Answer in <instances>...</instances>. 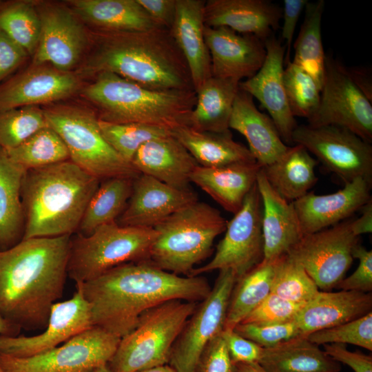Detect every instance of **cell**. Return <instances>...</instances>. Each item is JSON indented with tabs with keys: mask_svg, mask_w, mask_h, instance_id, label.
Listing matches in <instances>:
<instances>
[{
	"mask_svg": "<svg viewBox=\"0 0 372 372\" xmlns=\"http://www.w3.org/2000/svg\"><path fill=\"white\" fill-rule=\"evenodd\" d=\"M79 284L93 326L120 338L134 329L145 311L174 300L201 302L211 289L202 276H180L147 261L123 264Z\"/></svg>",
	"mask_w": 372,
	"mask_h": 372,
	"instance_id": "1",
	"label": "cell"
},
{
	"mask_svg": "<svg viewBox=\"0 0 372 372\" xmlns=\"http://www.w3.org/2000/svg\"><path fill=\"white\" fill-rule=\"evenodd\" d=\"M72 236L22 239L0 250V315L20 329H45L63 293Z\"/></svg>",
	"mask_w": 372,
	"mask_h": 372,
	"instance_id": "2",
	"label": "cell"
},
{
	"mask_svg": "<svg viewBox=\"0 0 372 372\" xmlns=\"http://www.w3.org/2000/svg\"><path fill=\"white\" fill-rule=\"evenodd\" d=\"M90 31L88 50L74 71L83 81L110 72L150 90H194L187 63L169 29Z\"/></svg>",
	"mask_w": 372,
	"mask_h": 372,
	"instance_id": "3",
	"label": "cell"
},
{
	"mask_svg": "<svg viewBox=\"0 0 372 372\" xmlns=\"http://www.w3.org/2000/svg\"><path fill=\"white\" fill-rule=\"evenodd\" d=\"M100 183L70 160L25 170L23 239L72 236Z\"/></svg>",
	"mask_w": 372,
	"mask_h": 372,
	"instance_id": "4",
	"label": "cell"
},
{
	"mask_svg": "<svg viewBox=\"0 0 372 372\" xmlns=\"http://www.w3.org/2000/svg\"><path fill=\"white\" fill-rule=\"evenodd\" d=\"M100 121L138 123L167 128L188 125L196 101L194 90H154L110 72L85 82L78 96Z\"/></svg>",
	"mask_w": 372,
	"mask_h": 372,
	"instance_id": "5",
	"label": "cell"
},
{
	"mask_svg": "<svg viewBox=\"0 0 372 372\" xmlns=\"http://www.w3.org/2000/svg\"><path fill=\"white\" fill-rule=\"evenodd\" d=\"M227 221L210 205L196 200L156 225L147 262L177 275L189 274L211 253Z\"/></svg>",
	"mask_w": 372,
	"mask_h": 372,
	"instance_id": "6",
	"label": "cell"
},
{
	"mask_svg": "<svg viewBox=\"0 0 372 372\" xmlns=\"http://www.w3.org/2000/svg\"><path fill=\"white\" fill-rule=\"evenodd\" d=\"M48 125L61 138L70 160L100 181L135 178L140 173L106 141L95 111L78 97L41 106Z\"/></svg>",
	"mask_w": 372,
	"mask_h": 372,
	"instance_id": "7",
	"label": "cell"
},
{
	"mask_svg": "<svg viewBox=\"0 0 372 372\" xmlns=\"http://www.w3.org/2000/svg\"><path fill=\"white\" fill-rule=\"evenodd\" d=\"M197 307L195 302L169 300L145 311L133 330L121 338L107 364L112 372H140L166 364L172 347Z\"/></svg>",
	"mask_w": 372,
	"mask_h": 372,
	"instance_id": "8",
	"label": "cell"
},
{
	"mask_svg": "<svg viewBox=\"0 0 372 372\" xmlns=\"http://www.w3.org/2000/svg\"><path fill=\"white\" fill-rule=\"evenodd\" d=\"M156 237L152 227L103 225L89 235L71 236L68 276L84 283L119 265L147 261Z\"/></svg>",
	"mask_w": 372,
	"mask_h": 372,
	"instance_id": "9",
	"label": "cell"
},
{
	"mask_svg": "<svg viewBox=\"0 0 372 372\" xmlns=\"http://www.w3.org/2000/svg\"><path fill=\"white\" fill-rule=\"evenodd\" d=\"M121 338L98 327L79 333L61 345L29 357L0 353L1 372H92L107 364Z\"/></svg>",
	"mask_w": 372,
	"mask_h": 372,
	"instance_id": "10",
	"label": "cell"
},
{
	"mask_svg": "<svg viewBox=\"0 0 372 372\" xmlns=\"http://www.w3.org/2000/svg\"><path fill=\"white\" fill-rule=\"evenodd\" d=\"M36 8L41 33L30 64L74 72L88 50L90 30L64 1L36 0Z\"/></svg>",
	"mask_w": 372,
	"mask_h": 372,
	"instance_id": "11",
	"label": "cell"
},
{
	"mask_svg": "<svg viewBox=\"0 0 372 372\" xmlns=\"http://www.w3.org/2000/svg\"><path fill=\"white\" fill-rule=\"evenodd\" d=\"M262 205L256 184L246 196L241 208L227 222L225 234L213 258L194 268L189 274L197 276L215 270H231L236 280L263 259Z\"/></svg>",
	"mask_w": 372,
	"mask_h": 372,
	"instance_id": "12",
	"label": "cell"
},
{
	"mask_svg": "<svg viewBox=\"0 0 372 372\" xmlns=\"http://www.w3.org/2000/svg\"><path fill=\"white\" fill-rule=\"evenodd\" d=\"M307 121L313 127H344L372 141V103L353 83L346 67L330 56H326L319 105Z\"/></svg>",
	"mask_w": 372,
	"mask_h": 372,
	"instance_id": "13",
	"label": "cell"
},
{
	"mask_svg": "<svg viewBox=\"0 0 372 372\" xmlns=\"http://www.w3.org/2000/svg\"><path fill=\"white\" fill-rule=\"evenodd\" d=\"M291 141L304 146L344 183L358 178L372 183V147L349 130L334 125H298Z\"/></svg>",
	"mask_w": 372,
	"mask_h": 372,
	"instance_id": "14",
	"label": "cell"
},
{
	"mask_svg": "<svg viewBox=\"0 0 372 372\" xmlns=\"http://www.w3.org/2000/svg\"><path fill=\"white\" fill-rule=\"evenodd\" d=\"M351 220L303 236L286 254L304 269L319 289L336 287L352 264L359 237L352 232Z\"/></svg>",
	"mask_w": 372,
	"mask_h": 372,
	"instance_id": "15",
	"label": "cell"
},
{
	"mask_svg": "<svg viewBox=\"0 0 372 372\" xmlns=\"http://www.w3.org/2000/svg\"><path fill=\"white\" fill-rule=\"evenodd\" d=\"M236 281L231 270L219 271L214 287L197 305L172 347L169 362L176 372H195L208 342L223 330Z\"/></svg>",
	"mask_w": 372,
	"mask_h": 372,
	"instance_id": "16",
	"label": "cell"
},
{
	"mask_svg": "<svg viewBox=\"0 0 372 372\" xmlns=\"http://www.w3.org/2000/svg\"><path fill=\"white\" fill-rule=\"evenodd\" d=\"M86 81L49 64H29L0 83V110L43 106L77 97Z\"/></svg>",
	"mask_w": 372,
	"mask_h": 372,
	"instance_id": "17",
	"label": "cell"
},
{
	"mask_svg": "<svg viewBox=\"0 0 372 372\" xmlns=\"http://www.w3.org/2000/svg\"><path fill=\"white\" fill-rule=\"evenodd\" d=\"M93 327L89 303L81 286L67 300L54 303L44 331L33 336H0V353L29 357L48 351Z\"/></svg>",
	"mask_w": 372,
	"mask_h": 372,
	"instance_id": "18",
	"label": "cell"
},
{
	"mask_svg": "<svg viewBox=\"0 0 372 372\" xmlns=\"http://www.w3.org/2000/svg\"><path fill=\"white\" fill-rule=\"evenodd\" d=\"M266 57L260 70L239 83V89L256 98L268 112L282 140L291 145L298 126L288 104L283 81L285 47L274 35L264 41Z\"/></svg>",
	"mask_w": 372,
	"mask_h": 372,
	"instance_id": "19",
	"label": "cell"
},
{
	"mask_svg": "<svg viewBox=\"0 0 372 372\" xmlns=\"http://www.w3.org/2000/svg\"><path fill=\"white\" fill-rule=\"evenodd\" d=\"M204 37L213 76L240 82L256 74L265 61L264 41L255 36L239 34L227 27L205 25Z\"/></svg>",
	"mask_w": 372,
	"mask_h": 372,
	"instance_id": "20",
	"label": "cell"
},
{
	"mask_svg": "<svg viewBox=\"0 0 372 372\" xmlns=\"http://www.w3.org/2000/svg\"><path fill=\"white\" fill-rule=\"evenodd\" d=\"M372 183L358 178L336 192L318 195L308 192L293 202L303 236L341 223L370 200Z\"/></svg>",
	"mask_w": 372,
	"mask_h": 372,
	"instance_id": "21",
	"label": "cell"
},
{
	"mask_svg": "<svg viewBox=\"0 0 372 372\" xmlns=\"http://www.w3.org/2000/svg\"><path fill=\"white\" fill-rule=\"evenodd\" d=\"M196 200L197 195L190 189H178L140 174L134 178L130 197L116 222L121 226L153 228L174 212Z\"/></svg>",
	"mask_w": 372,
	"mask_h": 372,
	"instance_id": "22",
	"label": "cell"
},
{
	"mask_svg": "<svg viewBox=\"0 0 372 372\" xmlns=\"http://www.w3.org/2000/svg\"><path fill=\"white\" fill-rule=\"evenodd\" d=\"M282 9L268 0H208L203 8V21L211 28L227 27L262 41L280 28Z\"/></svg>",
	"mask_w": 372,
	"mask_h": 372,
	"instance_id": "23",
	"label": "cell"
},
{
	"mask_svg": "<svg viewBox=\"0 0 372 372\" xmlns=\"http://www.w3.org/2000/svg\"><path fill=\"white\" fill-rule=\"evenodd\" d=\"M256 185L261 198L263 261H274L303 236L293 202L277 193L268 183L261 168Z\"/></svg>",
	"mask_w": 372,
	"mask_h": 372,
	"instance_id": "24",
	"label": "cell"
},
{
	"mask_svg": "<svg viewBox=\"0 0 372 372\" xmlns=\"http://www.w3.org/2000/svg\"><path fill=\"white\" fill-rule=\"evenodd\" d=\"M130 163L140 174L178 189H189L191 175L199 166L172 133L143 144Z\"/></svg>",
	"mask_w": 372,
	"mask_h": 372,
	"instance_id": "25",
	"label": "cell"
},
{
	"mask_svg": "<svg viewBox=\"0 0 372 372\" xmlns=\"http://www.w3.org/2000/svg\"><path fill=\"white\" fill-rule=\"evenodd\" d=\"M371 293L341 290L318 291L302 305L294 321L301 336L335 327L371 312Z\"/></svg>",
	"mask_w": 372,
	"mask_h": 372,
	"instance_id": "26",
	"label": "cell"
},
{
	"mask_svg": "<svg viewBox=\"0 0 372 372\" xmlns=\"http://www.w3.org/2000/svg\"><path fill=\"white\" fill-rule=\"evenodd\" d=\"M204 0H176V13L170 28L183 54L196 92L211 74V63L204 37Z\"/></svg>",
	"mask_w": 372,
	"mask_h": 372,
	"instance_id": "27",
	"label": "cell"
},
{
	"mask_svg": "<svg viewBox=\"0 0 372 372\" xmlns=\"http://www.w3.org/2000/svg\"><path fill=\"white\" fill-rule=\"evenodd\" d=\"M229 127L245 136L249 152L261 167L274 162L290 146L283 142L271 118L258 110L254 98L240 89Z\"/></svg>",
	"mask_w": 372,
	"mask_h": 372,
	"instance_id": "28",
	"label": "cell"
},
{
	"mask_svg": "<svg viewBox=\"0 0 372 372\" xmlns=\"http://www.w3.org/2000/svg\"><path fill=\"white\" fill-rule=\"evenodd\" d=\"M64 1L91 30L129 32L163 28L148 15L137 0Z\"/></svg>",
	"mask_w": 372,
	"mask_h": 372,
	"instance_id": "29",
	"label": "cell"
},
{
	"mask_svg": "<svg viewBox=\"0 0 372 372\" xmlns=\"http://www.w3.org/2000/svg\"><path fill=\"white\" fill-rule=\"evenodd\" d=\"M262 167L256 162L238 163L217 167L198 166L190 177L224 209L235 214L256 183Z\"/></svg>",
	"mask_w": 372,
	"mask_h": 372,
	"instance_id": "30",
	"label": "cell"
},
{
	"mask_svg": "<svg viewBox=\"0 0 372 372\" xmlns=\"http://www.w3.org/2000/svg\"><path fill=\"white\" fill-rule=\"evenodd\" d=\"M171 133L191 154L199 166L217 167L256 161L247 147L233 139L230 130L225 132H203L183 125L172 130Z\"/></svg>",
	"mask_w": 372,
	"mask_h": 372,
	"instance_id": "31",
	"label": "cell"
},
{
	"mask_svg": "<svg viewBox=\"0 0 372 372\" xmlns=\"http://www.w3.org/2000/svg\"><path fill=\"white\" fill-rule=\"evenodd\" d=\"M239 83L213 76L207 79L196 91V101L187 126L203 132L230 130L229 123Z\"/></svg>",
	"mask_w": 372,
	"mask_h": 372,
	"instance_id": "32",
	"label": "cell"
},
{
	"mask_svg": "<svg viewBox=\"0 0 372 372\" xmlns=\"http://www.w3.org/2000/svg\"><path fill=\"white\" fill-rule=\"evenodd\" d=\"M265 372H340L341 366L305 336L264 348L258 362Z\"/></svg>",
	"mask_w": 372,
	"mask_h": 372,
	"instance_id": "33",
	"label": "cell"
},
{
	"mask_svg": "<svg viewBox=\"0 0 372 372\" xmlns=\"http://www.w3.org/2000/svg\"><path fill=\"white\" fill-rule=\"evenodd\" d=\"M318 163L304 146L296 144L262 169L272 188L287 200L293 202L307 194L317 182L315 168Z\"/></svg>",
	"mask_w": 372,
	"mask_h": 372,
	"instance_id": "34",
	"label": "cell"
},
{
	"mask_svg": "<svg viewBox=\"0 0 372 372\" xmlns=\"http://www.w3.org/2000/svg\"><path fill=\"white\" fill-rule=\"evenodd\" d=\"M25 170L0 147V250L14 246L23 238L25 218L21 189Z\"/></svg>",
	"mask_w": 372,
	"mask_h": 372,
	"instance_id": "35",
	"label": "cell"
},
{
	"mask_svg": "<svg viewBox=\"0 0 372 372\" xmlns=\"http://www.w3.org/2000/svg\"><path fill=\"white\" fill-rule=\"evenodd\" d=\"M324 6L323 0L308 1L306 4L304 20L293 44L294 56L291 61L307 72L321 90L326 59L321 34Z\"/></svg>",
	"mask_w": 372,
	"mask_h": 372,
	"instance_id": "36",
	"label": "cell"
},
{
	"mask_svg": "<svg viewBox=\"0 0 372 372\" xmlns=\"http://www.w3.org/2000/svg\"><path fill=\"white\" fill-rule=\"evenodd\" d=\"M274 261L262 260L236 280L231 291L223 330H232L271 293Z\"/></svg>",
	"mask_w": 372,
	"mask_h": 372,
	"instance_id": "37",
	"label": "cell"
},
{
	"mask_svg": "<svg viewBox=\"0 0 372 372\" xmlns=\"http://www.w3.org/2000/svg\"><path fill=\"white\" fill-rule=\"evenodd\" d=\"M133 180L113 177L101 180L86 207L79 234L89 235L103 225L116 222L130 197Z\"/></svg>",
	"mask_w": 372,
	"mask_h": 372,
	"instance_id": "38",
	"label": "cell"
},
{
	"mask_svg": "<svg viewBox=\"0 0 372 372\" xmlns=\"http://www.w3.org/2000/svg\"><path fill=\"white\" fill-rule=\"evenodd\" d=\"M0 29L31 58L41 33L36 0H0Z\"/></svg>",
	"mask_w": 372,
	"mask_h": 372,
	"instance_id": "39",
	"label": "cell"
},
{
	"mask_svg": "<svg viewBox=\"0 0 372 372\" xmlns=\"http://www.w3.org/2000/svg\"><path fill=\"white\" fill-rule=\"evenodd\" d=\"M5 150L13 162L26 170L70 160L66 145L49 125L34 133L19 145Z\"/></svg>",
	"mask_w": 372,
	"mask_h": 372,
	"instance_id": "40",
	"label": "cell"
},
{
	"mask_svg": "<svg viewBox=\"0 0 372 372\" xmlns=\"http://www.w3.org/2000/svg\"><path fill=\"white\" fill-rule=\"evenodd\" d=\"M319 291L304 269L287 254L275 260L271 293L293 303L303 304Z\"/></svg>",
	"mask_w": 372,
	"mask_h": 372,
	"instance_id": "41",
	"label": "cell"
},
{
	"mask_svg": "<svg viewBox=\"0 0 372 372\" xmlns=\"http://www.w3.org/2000/svg\"><path fill=\"white\" fill-rule=\"evenodd\" d=\"M102 135L110 145L127 162H131L145 143L171 134V130L138 123H110L99 120Z\"/></svg>",
	"mask_w": 372,
	"mask_h": 372,
	"instance_id": "42",
	"label": "cell"
},
{
	"mask_svg": "<svg viewBox=\"0 0 372 372\" xmlns=\"http://www.w3.org/2000/svg\"><path fill=\"white\" fill-rule=\"evenodd\" d=\"M48 125L41 106L0 110V147L14 148Z\"/></svg>",
	"mask_w": 372,
	"mask_h": 372,
	"instance_id": "43",
	"label": "cell"
},
{
	"mask_svg": "<svg viewBox=\"0 0 372 372\" xmlns=\"http://www.w3.org/2000/svg\"><path fill=\"white\" fill-rule=\"evenodd\" d=\"M283 81L293 116L309 118L319 105L321 88L307 72L291 61L284 69Z\"/></svg>",
	"mask_w": 372,
	"mask_h": 372,
	"instance_id": "44",
	"label": "cell"
},
{
	"mask_svg": "<svg viewBox=\"0 0 372 372\" xmlns=\"http://www.w3.org/2000/svg\"><path fill=\"white\" fill-rule=\"evenodd\" d=\"M317 345L350 344L372 351V312L355 320L313 332L306 336Z\"/></svg>",
	"mask_w": 372,
	"mask_h": 372,
	"instance_id": "45",
	"label": "cell"
},
{
	"mask_svg": "<svg viewBox=\"0 0 372 372\" xmlns=\"http://www.w3.org/2000/svg\"><path fill=\"white\" fill-rule=\"evenodd\" d=\"M234 330L263 348H269L291 338L301 336L293 320L276 324L239 323Z\"/></svg>",
	"mask_w": 372,
	"mask_h": 372,
	"instance_id": "46",
	"label": "cell"
},
{
	"mask_svg": "<svg viewBox=\"0 0 372 372\" xmlns=\"http://www.w3.org/2000/svg\"><path fill=\"white\" fill-rule=\"evenodd\" d=\"M302 305L270 293L240 323L265 325L292 321Z\"/></svg>",
	"mask_w": 372,
	"mask_h": 372,
	"instance_id": "47",
	"label": "cell"
},
{
	"mask_svg": "<svg viewBox=\"0 0 372 372\" xmlns=\"http://www.w3.org/2000/svg\"><path fill=\"white\" fill-rule=\"evenodd\" d=\"M352 256L359 260L354 272L344 278L336 286L340 290L371 293L372 291V251L358 243L352 251Z\"/></svg>",
	"mask_w": 372,
	"mask_h": 372,
	"instance_id": "48",
	"label": "cell"
},
{
	"mask_svg": "<svg viewBox=\"0 0 372 372\" xmlns=\"http://www.w3.org/2000/svg\"><path fill=\"white\" fill-rule=\"evenodd\" d=\"M195 372H236L220 333L213 338L204 349Z\"/></svg>",
	"mask_w": 372,
	"mask_h": 372,
	"instance_id": "49",
	"label": "cell"
},
{
	"mask_svg": "<svg viewBox=\"0 0 372 372\" xmlns=\"http://www.w3.org/2000/svg\"><path fill=\"white\" fill-rule=\"evenodd\" d=\"M220 335L226 343L231 360L234 365L258 364L263 353V347L241 336L234 329L223 330Z\"/></svg>",
	"mask_w": 372,
	"mask_h": 372,
	"instance_id": "50",
	"label": "cell"
},
{
	"mask_svg": "<svg viewBox=\"0 0 372 372\" xmlns=\"http://www.w3.org/2000/svg\"><path fill=\"white\" fill-rule=\"evenodd\" d=\"M28 53L0 29V83L22 68Z\"/></svg>",
	"mask_w": 372,
	"mask_h": 372,
	"instance_id": "51",
	"label": "cell"
},
{
	"mask_svg": "<svg viewBox=\"0 0 372 372\" xmlns=\"http://www.w3.org/2000/svg\"><path fill=\"white\" fill-rule=\"evenodd\" d=\"M324 351L338 363L349 366L354 372H372L371 355L349 350L343 344L323 345Z\"/></svg>",
	"mask_w": 372,
	"mask_h": 372,
	"instance_id": "52",
	"label": "cell"
},
{
	"mask_svg": "<svg viewBox=\"0 0 372 372\" xmlns=\"http://www.w3.org/2000/svg\"><path fill=\"white\" fill-rule=\"evenodd\" d=\"M307 0H285L282 9L283 23L281 28L282 38L285 41L284 63L291 62L290 55L293 37L302 12L304 10Z\"/></svg>",
	"mask_w": 372,
	"mask_h": 372,
	"instance_id": "53",
	"label": "cell"
},
{
	"mask_svg": "<svg viewBox=\"0 0 372 372\" xmlns=\"http://www.w3.org/2000/svg\"><path fill=\"white\" fill-rule=\"evenodd\" d=\"M137 1L156 23L170 30L175 17L176 0H137Z\"/></svg>",
	"mask_w": 372,
	"mask_h": 372,
	"instance_id": "54",
	"label": "cell"
},
{
	"mask_svg": "<svg viewBox=\"0 0 372 372\" xmlns=\"http://www.w3.org/2000/svg\"><path fill=\"white\" fill-rule=\"evenodd\" d=\"M346 70L353 83L372 103V79L369 70L364 68H346Z\"/></svg>",
	"mask_w": 372,
	"mask_h": 372,
	"instance_id": "55",
	"label": "cell"
},
{
	"mask_svg": "<svg viewBox=\"0 0 372 372\" xmlns=\"http://www.w3.org/2000/svg\"><path fill=\"white\" fill-rule=\"evenodd\" d=\"M361 215L352 219L351 228L353 234L360 236L372 231V200L370 199L361 209Z\"/></svg>",
	"mask_w": 372,
	"mask_h": 372,
	"instance_id": "56",
	"label": "cell"
},
{
	"mask_svg": "<svg viewBox=\"0 0 372 372\" xmlns=\"http://www.w3.org/2000/svg\"><path fill=\"white\" fill-rule=\"evenodd\" d=\"M20 329L12 324L0 315V336L18 335Z\"/></svg>",
	"mask_w": 372,
	"mask_h": 372,
	"instance_id": "57",
	"label": "cell"
},
{
	"mask_svg": "<svg viewBox=\"0 0 372 372\" xmlns=\"http://www.w3.org/2000/svg\"><path fill=\"white\" fill-rule=\"evenodd\" d=\"M236 372H265L258 363L237 364L235 365Z\"/></svg>",
	"mask_w": 372,
	"mask_h": 372,
	"instance_id": "58",
	"label": "cell"
},
{
	"mask_svg": "<svg viewBox=\"0 0 372 372\" xmlns=\"http://www.w3.org/2000/svg\"><path fill=\"white\" fill-rule=\"evenodd\" d=\"M140 372H176L171 366L167 364L152 367Z\"/></svg>",
	"mask_w": 372,
	"mask_h": 372,
	"instance_id": "59",
	"label": "cell"
},
{
	"mask_svg": "<svg viewBox=\"0 0 372 372\" xmlns=\"http://www.w3.org/2000/svg\"><path fill=\"white\" fill-rule=\"evenodd\" d=\"M92 372H112L108 367L107 364H104L102 366H99L96 369H94Z\"/></svg>",
	"mask_w": 372,
	"mask_h": 372,
	"instance_id": "60",
	"label": "cell"
},
{
	"mask_svg": "<svg viewBox=\"0 0 372 372\" xmlns=\"http://www.w3.org/2000/svg\"><path fill=\"white\" fill-rule=\"evenodd\" d=\"M0 372H1V371H0Z\"/></svg>",
	"mask_w": 372,
	"mask_h": 372,
	"instance_id": "61",
	"label": "cell"
}]
</instances>
